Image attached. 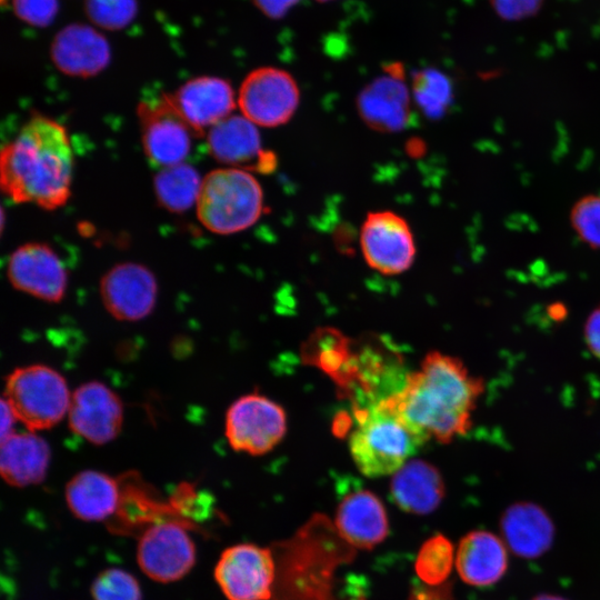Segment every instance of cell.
I'll use <instances>...</instances> for the list:
<instances>
[{
  "instance_id": "6",
  "label": "cell",
  "mask_w": 600,
  "mask_h": 600,
  "mask_svg": "<svg viewBox=\"0 0 600 600\" xmlns=\"http://www.w3.org/2000/svg\"><path fill=\"white\" fill-rule=\"evenodd\" d=\"M286 431L284 409L258 392L239 397L226 412V438L230 447L239 452L264 454L282 440Z\"/></svg>"
},
{
  "instance_id": "33",
  "label": "cell",
  "mask_w": 600,
  "mask_h": 600,
  "mask_svg": "<svg viewBox=\"0 0 600 600\" xmlns=\"http://www.w3.org/2000/svg\"><path fill=\"white\" fill-rule=\"evenodd\" d=\"M494 11L507 20H520L536 13L543 0H489Z\"/></svg>"
},
{
  "instance_id": "31",
  "label": "cell",
  "mask_w": 600,
  "mask_h": 600,
  "mask_svg": "<svg viewBox=\"0 0 600 600\" xmlns=\"http://www.w3.org/2000/svg\"><path fill=\"white\" fill-rule=\"evenodd\" d=\"M570 224L583 243L600 249V194L577 200L570 211Z\"/></svg>"
},
{
  "instance_id": "37",
  "label": "cell",
  "mask_w": 600,
  "mask_h": 600,
  "mask_svg": "<svg viewBox=\"0 0 600 600\" xmlns=\"http://www.w3.org/2000/svg\"><path fill=\"white\" fill-rule=\"evenodd\" d=\"M531 600H568V599L562 598L560 596H556V594L542 593V594H538L533 597Z\"/></svg>"
},
{
  "instance_id": "35",
  "label": "cell",
  "mask_w": 600,
  "mask_h": 600,
  "mask_svg": "<svg viewBox=\"0 0 600 600\" xmlns=\"http://www.w3.org/2000/svg\"><path fill=\"white\" fill-rule=\"evenodd\" d=\"M254 7L270 19L284 17L300 0H251Z\"/></svg>"
},
{
  "instance_id": "28",
  "label": "cell",
  "mask_w": 600,
  "mask_h": 600,
  "mask_svg": "<svg viewBox=\"0 0 600 600\" xmlns=\"http://www.w3.org/2000/svg\"><path fill=\"white\" fill-rule=\"evenodd\" d=\"M412 88L417 102L430 116L442 114L452 99L451 81L437 69L416 72Z\"/></svg>"
},
{
  "instance_id": "18",
  "label": "cell",
  "mask_w": 600,
  "mask_h": 600,
  "mask_svg": "<svg viewBox=\"0 0 600 600\" xmlns=\"http://www.w3.org/2000/svg\"><path fill=\"white\" fill-rule=\"evenodd\" d=\"M207 146L212 158L227 167L249 171L274 163L270 162L273 157L262 150L258 126L242 114H231L211 127Z\"/></svg>"
},
{
  "instance_id": "21",
  "label": "cell",
  "mask_w": 600,
  "mask_h": 600,
  "mask_svg": "<svg viewBox=\"0 0 600 600\" xmlns=\"http://www.w3.org/2000/svg\"><path fill=\"white\" fill-rule=\"evenodd\" d=\"M122 487L117 478L98 470H82L66 484L64 500L79 520L100 522L120 508Z\"/></svg>"
},
{
  "instance_id": "36",
  "label": "cell",
  "mask_w": 600,
  "mask_h": 600,
  "mask_svg": "<svg viewBox=\"0 0 600 600\" xmlns=\"http://www.w3.org/2000/svg\"><path fill=\"white\" fill-rule=\"evenodd\" d=\"M18 419L7 402L6 399H1V440L10 437L14 433V424Z\"/></svg>"
},
{
  "instance_id": "16",
  "label": "cell",
  "mask_w": 600,
  "mask_h": 600,
  "mask_svg": "<svg viewBox=\"0 0 600 600\" xmlns=\"http://www.w3.org/2000/svg\"><path fill=\"white\" fill-rule=\"evenodd\" d=\"M384 71L360 91L357 110L371 129L396 132L403 129L410 119V94L400 63H391Z\"/></svg>"
},
{
  "instance_id": "27",
  "label": "cell",
  "mask_w": 600,
  "mask_h": 600,
  "mask_svg": "<svg viewBox=\"0 0 600 600\" xmlns=\"http://www.w3.org/2000/svg\"><path fill=\"white\" fill-rule=\"evenodd\" d=\"M348 346L342 334L331 329L321 330L306 344L304 360L320 367L338 381L351 359Z\"/></svg>"
},
{
  "instance_id": "19",
  "label": "cell",
  "mask_w": 600,
  "mask_h": 600,
  "mask_svg": "<svg viewBox=\"0 0 600 600\" xmlns=\"http://www.w3.org/2000/svg\"><path fill=\"white\" fill-rule=\"evenodd\" d=\"M336 527L340 536L359 549H372L389 533V521L381 500L367 489L347 493L338 504Z\"/></svg>"
},
{
  "instance_id": "3",
  "label": "cell",
  "mask_w": 600,
  "mask_h": 600,
  "mask_svg": "<svg viewBox=\"0 0 600 600\" xmlns=\"http://www.w3.org/2000/svg\"><path fill=\"white\" fill-rule=\"evenodd\" d=\"M426 441L384 398L358 410L349 449L359 471L378 478L397 472Z\"/></svg>"
},
{
  "instance_id": "8",
  "label": "cell",
  "mask_w": 600,
  "mask_h": 600,
  "mask_svg": "<svg viewBox=\"0 0 600 600\" xmlns=\"http://www.w3.org/2000/svg\"><path fill=\"white\" fill-rule=\"evenodd\" d=\"M237 103L241 114L256 126L276 128L294 116L300 103V89L288 71L260 67L242 80Z\"/></svg>"
},
{
  "instance_id": "9",
  "label": "cell",
  "mask_w": 600,
  "mask_h": 600,
  "mask_svg": "<svg viewBox=\"0 0 600 600\" xmlns=\"http://www.w3.org/2000/svg\"><path fill=\"white\" fill-rule=\"evenodd\" d=\"M136 559L140 570L159 583L181 580L194 567L196 544L177 521H160L149 526L139 537Z\"/></svg>"
},
{
  "instance_id": "32",
  "label": "cell",
  "mask_w": 600,
  "mask_h": 600,
  "mask_svg": "<svg viewBox=\"0 0 600 600\" xmlns=\"http://www.w3.org/2000/svg\"><path fill=\"white\" fill-rule=\"evenodd\" d=\"M14 16L22 22L46 28L50 26L58 16V0H11Z\"/></svg>"
},
{
  "instance_id": "22",
  "label": "cell",
  "mask_w": 600,
  "mask_h": 600,
  "mask_svg": "<svg viewBox=\"0 0 600 600\" xmlns=\"http://www.w3.org/2000/svg\"><path fill=\"white\" fill-rule=\"evenodd\" d=\"M456 568L461 580L470 586L488 587L498 582L508 568L503 540L486 530L468 532L459 542Z\"/></svg>"
},
{
  "instance_id": "7",
  "label": "cell",
  "mask_w": 600,
  "mask_h": 600,
  "mask_svg": "<svg viewBox=\"0 0 600 600\" xmlns=\"http://www.w3.org/2000/svg\"><path fill=\"white\" fill-rule=\"evenodd\" d=\"M144 156L156 167L184 162L194 131L176 107L171 93L141 101L137 108Z\"/></svg>"
},
{
  "instance_id": "11",
  "label": "cell",
  "mask_w": 600,
  "mask_h": 600,
  "mask_svg": "<svg viewBox=\"0 0 600 600\" xmlns=\"http://www.w3.org/2000/svg\"><path fill=\"white\" fill-rule=\"evenodd\" d=\"M360 248L367 264L387 276L407 271L417 253L409 223L389 210L367 214L360 229Z\"/></svg>"
},
{
  "instance_id": "14",
  "label": "cell",
  "mask_w": 600,
  "mask_h": 600,
  "mask_svg": "<svg viewBox=\"0 0 600 600\" xmlns=\"http://www.w3.org/2000/svg\"><path fill=\"white\" fill-rule=\"evenodd\" d=\"M67 418L71 431L90 443L101 446L120 433L123 404L108 386L89 381L72 392Z\"/></svg>"
},
{
  "instance_id": "13",
  "label": "cell",
  "mask_w": 600,
  "mask_h": 600,
  "mask_svg": "<svg viewBox=\"0 0 600 600\" xmlns=\"http://www.w3.org/2000/svg\"><path fill=\"white\" fill-rule=\"evenodd\" d=\"M99 293L106 310L119 321H139L156 307L158 283L153 272L138 262H121L101 278Z\"/></svg>"
},
{
  "instance_id": "17",
  "label": "cell",
  "mask_w": 600,
  "mask_h": 600,
  "mask_svg": "<svg viewBox=\"0 0 600 600\" xmlns=\"http://www.w3.org/2000/svg\"><path fill=\"white\" fill-rule=\"evenodd\" d=\"M172 100L197 137L231 116L237 104L230 82L216 76L194 77L181 84Z\"/></svg>"
},
{
  "instance_id": "10",
  "label": "cell",
  "mask_w": 600,
  "mask_h": 600,
  "mask_svg": "<svg viewBox=\"0 0 600 600\" xmlns=\"http://www.w3.org/2000/svg\"><path fill=\"white\" fill-rule=\"evenodd\" d=\"M276 568L271 551L254 543L226 548L213 570V577L228 600H269Z\"/></svg>"
},
{
  "instance_id": "23",
  "label": "cell",
  "mask_w": 600,
  "mask_h": 600,
  "mask_svg": "<svg viewBox=\"0 0 600 600\" xmlns=\"http://www.w3.org/2000/svg\"><path fill=\"white\" fill-rule=\"evenodd\" d=\"M446 493L442 474L432 463L413 459L393 473L390 483L392 501L403 511L428 514L442 502Z\"/></svg>"
},
{
  "instance_id": "24",
  "label": "cell",
  "mask_w": 600,
  "mask_h": 600,
  "mask_svg": "<svg viewBox=\"0 0 600 600\" xmlns=\"http://www.w3.org/2000/svg\"><path fill=\"white\" fill-rule=\"evenodd\" d=\"M50 458L49 444L37 432H14L1 440V477L16 488L39 484L47 476Z\"/></svg>"
},
{
  "instance_id": "1",
  "label": "cell",
  "mask_w": 600,
  "mask_h": 600,
  "mask_svg": "<svg viewBox=\"0 0 600 600\" xmlns=\"http://www.w3.org/2000/svg\"><path fill=\"white\" fill-rule=\"evenodd\" d=\"M484 388L483 379L472 374L462 360L431 351L420 369L387 399L427 440L449 443L471 429Z\"/></svg>"
},
{
  "instance_id": "4",
  "label": "cell",
  "mask_w": 600,
  "mask_h": 600,
  "mask_svg": "<svg viewBox=\"0 0 600 600\" xmlns=\"http://www.w3.org/2000/svg\"><path fill=\"white\" fill-rule=\"evenodd\" d=\"M196 210L207 230L222 236L238 233L260 219L263 190L248 170L218 168L202 178Z\"/></svg>"
},
{
  "instance_id": "29",
  "label": "cell",
  "mask_w": 600,
  "mask_h": 600,
  "mask_svg": "<svg viewBox=\"0 0 600 600\" xmlns=\"http://www.w3.org/2000/svg\"><path fill=\"white\" fill-rule=\"evenodd\" d=\"M83 11L93 27L119 31L134 21L139 3L138 0H84Z\"/></svg>"
},
{
  "instance_id": "26",
  "label": "cell",
  "mask_w": 600,
  "mask_h": 600,
  "mask_svg": "<svg viewBox=\"0 0 600 600\" xmlns=\"http://www.w3.org/2000/svg\"><path fill=\"white\" fill-rule=\"evenodd\" d=\"M456 562L454 548L443 534L436 533L420 547L414 570L428 586H441L450 576Z\"/></svg>"
},
{
  "instance_id": "20",
  "label": "cell",
  "mask_w": 600,
  "mask_h": 600,
  "mask_svg": "<svg viewBox=\"0 0 600 600\" xmlns=\"http://www.w3.org/2000/svg\"><path fill=\"white\" fill-rule=\"evenodd\" d=\"M504 544L518 557L533 559L546 553L554 540L556 528L548 512L534 502L510 504L500 517Z\"/></svg>"
},
{
  "instance_id": "15",
  "label": "cell",
  "mask_w": 600,
  "mask_h": 600,
  "mask_svg": "<svg viewBox=\"0 0 600 600\" xmlns=\"http://www.w3.org/2000/svg\"><path fill=\"white\" fill-rule=\"evenodd\" d=\"M49 53L53 66L73 78L98 76L111 60V47L104 34L81 22L61 28L52 38Z\"/></svg>"
},
{
  "instance_id": "2",
  "label": "cell",
  "mask_w": 600,
  "mask_h": 600,
  "mask_svg": "<svg viewBox=\"0 0 600 600\" xmlns=\"http://www.w3.org/2000/svg\"><path fill=\"white\" fill-rule=\"evenodd\" d=\"M73 151L66 127L33 113L0 153V184L14 203L46 210L64 206L71 196Z\"/></svg>"
},
{
  "instance_id": "25",
  "label": "cell",
  "mask_w": 600,
  "mask_h": 600,
  "mask_svg": "<svg viewBox=\"0 0 600 600\" xmlns=\"http://www.w3.org/2000/svg\"><path fill=\"white\" fill-rule=\"evenodd\" d=\"M201 183L197 169L182 162L161 168L153 178V190L162 208L180 213L197 203Z\"/></svg>"
},
{
  "instance_id": "30",
  "label": "cell",
  "mask_w": 600,
  "mask_h": 600,
  "mask_svg": "<svg viewBox=\"0 0 600 600\" xmlns=\"http://www.w3.org/2000/svg\"><path fill=\"white\" fill-rule=\"evenodd\" d=\"M92 600H142L137 578L121 568L99 572L90 586Z\"/></svg>"
},
{
  "instance_id": "38",
  "label": "cell",
  "mask_w": 600,
  "mask_h": 600,
  "mask_svg": "<svg viewBox=\"0 0 600 600\" xmlns=\"http://www.w3.org/2000/svg\"><path fill=\"white\" fill-rule=\"evenodd\" d=\"M318 2H328V1H332V0H317Z\"/></svg>"
},
{
  "instance_id": "34",
  "label": "cell",
  "mask_w": 600,
  "mask_h": 600,
  "mask_svg": "<svg viewBox=\"0 0 600 600\" xmlns=\"http://www.w3.org/2000/svg\"><path fill=\"white\" fill-rule=\"evenodd\" d=\"M583 338L588 350L600 360V303L589 313L584 322Z\"/></svg>"
},
{
  "instance_id": "12",
  "label": "cell",
  "mask_w": 600,
  "mask_h": 600,
  "mask_svg": "<svg viewBox=\"0 0 600 600\" xmlns=\"http://www.w3.org/2000/svg\"><path fill=\"white\" fill-rule=\"evenodd\" d=\"M11 286L47 302H59L68 288L67 269L58 253L47 243L19 246L7 262Z\"/></svg>"
},
{
  "instance_id": "5",
  "label": "cell",
  "mask_w": 600,
  "mask_h": 600,
  "mask_svg": "<svg viewBox=\"0 0 600 600\" xmlns=\"http://www.w3.org/2000/svg\"><path fill=\"white\" fill-rule=\"evenodd\" d=\"M71 392L63 376L46 364L12 370L6 378L3 399L29 431L54 427L68 414Z\"/></svg>"
}]
</instances>
